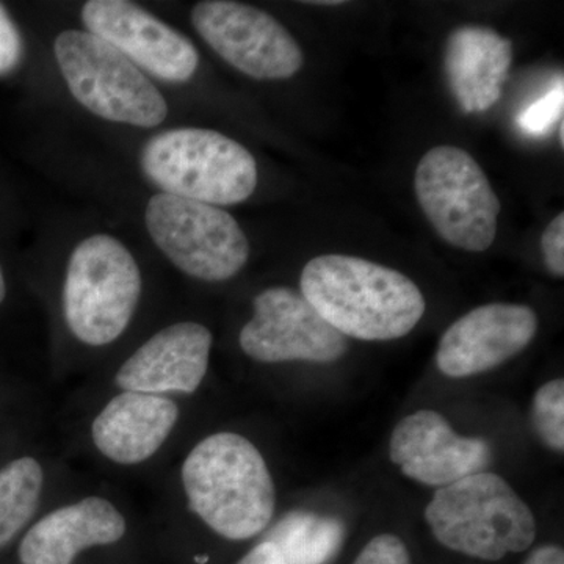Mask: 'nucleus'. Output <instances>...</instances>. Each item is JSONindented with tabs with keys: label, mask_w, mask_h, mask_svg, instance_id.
<instances>
[{
	"label": "nucleus",
	"mask_w": 564,
	"mask_h": 564,
	"mask_svg": "<svg viewBox=\"0 0 564 564\" xmlns=\"http://www.w3.org/2000/svg\"><path fill=\"white\" fill-rule=\"evenodd\" d=\"M300 285L334 329L367 343L408 336L426 310L421 289L410 278L355 256L314 258L304 267Z\"/></svg>",
	"instance_id": "nucleus-1"
},
{
	"label": "nucleus",
	"mask_w": 564,
	"mask_h": 564,
	"mask_svg": "<svg viewBox=\"0 0 564 564\" xmlns=\"http://www.w3.org/2000/svg\"><path fill=\"white\" fill-rule=\"evenodd\" d=\"M128 530L124 516L104 497L66 505L29 530L20 545L22 564H73L93 545L118 543Z\"/></svg>",
	"instance_id": "nucleus-16"
},
{
	"label": "nucleus",
	"mask_w": 564,
	"mask_h": 564,
	"mask_svg": "<svg viewBox=\"0 0 564 564\" xmlns=\"http://www.w3.org/2000/svg\"><path fill=\"white\" fill-rule=\"evenodd\" d=\"M425 521L448 551L485 562L524 552L536 538L529 505L503 477L486 470L437 489Z\"/></svg>",
	"instance_id": "nucleus-3"
},
{
	"label": "nucleus",
	"mask_w": 564,
	"mask_h": 564,
	"mask_svg": "<svg viewBox=\"0 0 564 564\" xmlns=\"http://www.w3.org/2000/svg\"><path fill=\"white\" fill-rule=\"evenodd\" d=\"M177 419L180 408L172 399L122 391L96 415L91 440L110 462L133 466L158 454Z\"/></svg>",
	"instance_id": "nucleus-15"
},
{
	"label": "nucleus",
	"mask_w": 564,
	"mask_h": 564,
	"mask_svg": "<svg viewBox=\"0 0 564 564\" xmlns=\"http://www.w3.org/2000/svg\"><path fill=\"white\" fill-rule=\"evenodd\" d=\"M352 564H411V555L399 536L384 533L370 540Z\"/></svg>",
	"instance_id": "nucleus-22"
},
{
	"label": "nucleus",
	"mask_w": 564,
	"mask_h": 564,
	"mask_svg": "<svg viewBox=\"0 0 564 564\" xmlns=\"http://www.w3.org/2000/svg\"><path fill=\"white\" fill-rule=\"evenodd\" d=\"M564 121L563 120H560V141H562V147H563V143H564Z\"/></svg>",
	"instance_id": "nucleus-29"
},
{
	"label": "nucleus",
	"mask_w": 564,
	"mask_h": 564,
	"mask_svg": "<svg viewBox=\"0 0 564 564\" xmlns=\"http://www.w3.org/2000/svg\"><path fill=\"white\" fill-rule=\"evenodd\" d=\"M192 24L223 61L252 79H291L302 69V47L267 11L231 0H204L193 7Z\"/></svg>",
	"instance_id": "nucleus-9"
},
{
	"label": "nucleus",
	"mask_w": 564,
	"mask_h": 564,
	"mask_svg": "<svg viewBox=\"0 0 564 564\" xmlns=\"http://www.w3.org/2000/svg\"><path fill=\"white\" fill-rule=\"evenodd\" d=\"M43 484V467L32 456L14 459L0 470V549L35 514Z\"/></svg>",
	"instance_id": "nucleus-19"
},
{
	"label": "nucleus",
	"mask_w": 564,
	"mask_h": 564,
	"mask_svg": "<svg viewBox=\"0 0 564 564\" xmlns=\"http://www.w3.org/2000/svg\"><path fill=\"white\" fill-rule=\"evenodd\" d=\"M21 33L11 20L9 11L0 3V76L10 74L21 63Z\"/></svg>",
	"instance_id": "nucleus-23"
},
{
	"label": "nucleus",
	"mask_w": 564,
	"mask_h": 564,
	"mask_svg": "<svg viewBox=\"0 0 564 564\" xmlns=\"http://www.w3.org/2000/svg\"><path fill=\"white\" fill-rule=\"evenodd\" d=\"M254 315L240 332L245 355L263 364L339 361L347 337L334 329L295 289H265L252 302Z\"/></svg>",
	"instance_id": "nucleus-10"
},
{
	"label": "nucleus",
	"mask_w": 564,
	"mask_h": 564,
	"mask_svg": "<svg viewBox=\"0 0 564 564\" xmlns=\"http://www.w3.org/2000/svg\"><path fill=\"white\" fill-rule=\"evenodd\" d=\"M181 477L193 513L226 540H250L272 522V474L259 448L242 434L207 436L185 458Z\"/></svg>",
	"instance_id": "nucleus-2"
},
{
	"label": "nucleus",
	"mask_w": 564,
	"mask_h": 564,
	"mask_svg": "<svg viewBox=\"0 0 564 564\" xmlns=\"http://www.w3.org/2000/svg\"><path fill=\"white\" fill-rule=\"evenodd\" d=\"M140 165L166 195L210 206L247 202L258 185V163L251 152L210 129L155 133L141 150Z\"/></svg>",
	"instance_id": "nucleus-4"
},
{
	"label": "nucleus",
	"mask_w": 564,
	"mask_h": 564,
	"mask_svg": "<svg viewBox=\"0 0 564 564\" xmlns=\"http://www.w3.org/2000/svg\"><path fill=\"white\" fill-rule=\"evenodd\" d=\"M140 295L139 263L120 240L95 234L74 248L63 285V315L80 343H115L131 323Z\"/></svg>",
	"instance_id": "nucleus-5"
},
{
	"label": "nucleus",
	"mask_w": 564,
	"mask_h": 564,
	"mask_svg": "<svg viewBox=\"0 0 564 564\" xmlns=\"http://www.w3.org/2000/svg\"><path fill=\"white\" fill-rule=\"evenodd\" d=\"M564 85L556 84L547 95L530 104L518 117V126L529 135H544L556 121L563 120Z\"/></svg>",
	"instance_id": "nucleus-21"
},
{
	"label": "nucleus",
	"mask_w": 564,
	"mask_h": 564,
	"mask_svg": "<svg viewBox=\"0 0 564 564\" xmlns=\"http://www.w3.org/2000/svg\"><path fill=\"white\" fill-rule=\"evenodd\" d=\"M82 21L93 35L107 41L137 66L170 84L195 76L199 54L187 36L150 11L124 0H90Z\"/></svg>",
	"instance_id": "nucleus-11"
},
{
	"label": "nucleus",
	"mask_w": 564,
	"mask_h": 564,
	"mask_svg": "<svg viewBox=\"0 0 564 564\" xmlns=\"http://www.w3.org/2000/svg\"><path fill=\"white\" fill-rule=\"evenodd\" d=\"M311 3H315V6H340V3L344 2H336V0H326V2H323V0H318V2Z\"/></svg>",
	"instance_id": "nucleus-28"
},
{
	"label": "nucleus",
	"mask_w": 564,
	"mask_h": 564,
	"mask_svg": "<svg viewBox=\"0 0 564 564\" xmlns=\"http://www.w3.org/2000/svg\"><path fill=\"white\" fill-rule=\"evenodd\" d=\"M536 329V313L525 304L475 307L445 329L436 352L437 369L455 380L489 372L524 351Z\"/></svg>",
	"instance_id": "nucleus-12"
},
{
	"label": "nucleus",
	"mask_w": 564,
	"mask_h": 564,
	"mask_svg": "<svg viewBox=\"0 0 564 564\" xmlns=\"http://www.w3.org/2000/svg\"><path fill=\"white\" fill-rule=\"evenodd\" d=\"M524 564H564V551L554 544L541 545L534 549Z\"/></svg>",
	"instance_id": "nucleus-26"
},
{
	"label": "nucleus",
	"mask_w": 564,
	"mask_h": 564,
	"mask_svg": "<svg viewBox=\"0 0 564 564\" xmlns=\"http://www.w3.org/2000/svg\"><path fill=\"white\" fill-rule=\"evenodd\" d=\"M544 263L556 278L564 276V214L555 217L541 237Z\"/></svg>",
	"instance_id": "nucleus-24"
},
{
	"label": "nucleus",
	"mask_w": 564,
	"mask_h": 564,
	"mask_svg": "<svg viewBox=\"0 0 564 564\" xmlns=\"http://www.w3.org/2000/svg\"><path fill=\"white\" fill-rule=\"evenodd\" d=\"M237 564H284V562H282V556L273 544L262 541Z\"/></svg>",
	"instance_id": "nucleus-25"
},
{
	"label": "nucleus",
	"mask_w": 564,
	"mask_h": 564,
	"mask_svg": "<svg viewBox=\"0 0 564 564\" xmlns=\"http://www.w3.org/2000/svg\"><path fill=\"white\" fill-rule=\"evenodd\" d=\"M513 44L484 25H463L448 35L444 68L448 87L466 113H481L502 98Z\"/></svg>",
	"instance_id": "nucleus-17"
},
{
	"label": "nucleus",
	"mask_w": 564,
	"mask_h": 564,
	"mask_svg": "<svg viewBox=\"0 0 564 564\" xmlns=\"http://www.w3.org/2000/svg\"><path fill=\"white\" fill-rule=\"evenodd\" d=\"M345 527L332 516L291 511L267 534L284 564H328L343 547Z\"/></svg>",
	"instance_id": "nucleus-18"
},
{
	"label": "nucleus",
	"mask_w": 564,
	"mask_h": 564,
	"mask_svg": "<svg viewBox=\"0 0 564 564\" xmlns=\"http://www.w3.org/2000/svg\"><path fill=\"white\" fill-rule=\"evenodd\" d=\"M534 432L545 447L564 452V381L563 378L549 381L538 389L532 403Z\"/></svg>",
	"instance_id": "nucleus-20"
},
{
	"label": "nucleus",
	"mask_w": 564,
	"mask_h": 564,
	"mask_svg": "<svg viewBox=\"0 0 564 564\" xmlns=\"http://www.w3.org/2000/svg\"><path fill=\"white\" fill-rule=\"evenodd\" d=\"M7 285L6 278H3L2 267H0V304L6 300Z\"/></svg>",
	"instance_id": "nucleus-27"
},
{
	"label": "nucleus",
	"mask_w": 564,
	"mask_h": 564,
	"mask_svg": "<svg viewBox=\"0 0 564 564\" xmlns=\"http://www.w3.org/2000/svg\"><path fill=\"white\" fill-rule=\"evenodd\" d=\"M54 54L70 95L96 117L148 129L169 117V106L158 87L99 36L62 32L55 39Z\"/></svg>",
	"instance_id": "nucleus-6"
},
{
	"label": "nucleus",
	"mask_w": 564,
	"mask_h": 564,
	"mask_svg": "<svg viewBox=\"0 0 564 564\" xmlns=\"http://www.w3.org/2000/svg\"><path fill=\"white\" fill-rule=\"evenodd\" d=\"M144 223L159 250L196 280H231L250 258L243 229L220 207L161 193L148 203Z\"/></svg>",
	"instance_id": "nucleus-8"
},
{
	"label": "nucleus",
	"mask_w": 564,
	"mask_h": 564,
	"mask_svg": "<svg viewBox=\"0 0 564 564\" xmlns=\"http://www.w3.org/2000/svg\"><path fill=\"white\" fill-rule=\"evenodd\" d=\"M419 206L445 242L484 252L497 234L500 202L477 161L462 148H433L415 170Z\"/></svg>",
	"instance_id": "nucleus-7"
},
{
	"label": "nucleus",
	"mask_w": 564,
	"mask_h": 564,
	"mask_svg": "<svg viewBox=\"0 0 564 564\" xmlns=\"http://www.w3.org/2000/svg\"><path fill=\"white\" fill-rule=\"evenodd\" d=\"M389 456L404 477L433 488L485 473L492 463L491 445L480 437L459 436L433 410L415 411L397 423Z\"/></svg>",
	"instance_id": "nucleus-13"
},
{
	"label": "nucleus",
	"mask_w": 564,
	"mask_h": 564,
	"mask_svg": "<svg viewBox=\"0 0 564 564\" xmlns=\"http://www.w3.org/2000/svg\"><path fill=\"white\" fill-rule=\"evenodd\" d=\"M212 340L202 323L166 326L126 359L115 383L121 391L154 395L196 392L209 369Z\"/></svg>",
	"instance_id": "nucleus-14"
}]
</instances>
